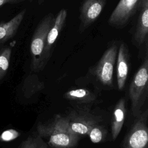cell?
<instances>
[{"label":"cell","mask_w":148,"mask_h":148,"mask_svg":"<svg viewBox=\"0 0 148 148\" xmlns=\"http://www.w3.org/2000/svg\"><path fill=\"white\" fill-rule=\"evenodd\" d=\"M37 132L52 148H74L79 136L69 128L65 116L56 114L47 123H39Z\"/></svg>","instance_id":"cell-1"},{"label":"cell","mask_w":148,"mask_h":148,"mask_svg":"<svg viewBox=\"0 0 148 148\" xmlns=\"http://www.w3.org/2000/svg\"><path fill=\"white\" fill-rule=\"evenodd\" d=\"M54 17L52 13L45 15L39 21L32 36L30 52L31 69L34 72H38L42 71L46 65L45 61L46 38Z\"/></svg>","instance_id":"cell-2"},{"label":"cell","mask_w":148,"mask_h":148,"mask_svg":"<svg viewBox=\"0 0 148 148\" xmlns=\"http://www.w3.org/2000/svg\"><path fill=\"white\" fill-rule=\"evenodd\" d=\"M148 95V51H145L142 64L135 73L129 88L131 110L136 118L143 110Z\"/></svg>","instance_id":"cell-3"},{"label":"cell","mask_w":148,"mask_h":148,"mask_svg":"<svg viewBox=\"0 0 148 148\" xmlns=\"http://www.w3.org/2000/svg\"><path fill=\"white\" fill-rule=\"evenodd\" d=\"M120 42L112 40L101 58L92 68V73L102 85L112 87L113 73Z\"/></svg>","instance_id":"cell-4"},{"label":"cell","mask_w":148,"mask_h":148,"mask_svg":"<svg viewBox=\"0 0 148 148\" xmlns=\"http://www.w3.org/2000/svg\"><path fill=\"white\" fill-rule=\"evenodd\" d=\"M148 109L135 118L123 140L121 148H148Z\"/></svg>","instance_id":"cell-5"},{"label":"cell","mask_w":148,"mask_h":148,"mask_svg":"<svg viewBox=\"0 0 148 148\" xmlns=\"http://www.w3.org/2000/svg\"><path fill=\"white\" fill-rule=\"evenodd\" d=\"M65 117L69 129L79 136L87 135L91 128L102 121L100 116L84 108L73 110Z\"/></svg>","instance_id":"cell-6"},{"label":"cell","mask_w":148,"mask_h":148,"mask_svg":"<svg viewBox=\"0 0 148 148\" xmlns=\"http://www.w3.org/2000/svg\"><path fill=\"white\" fill-rule=\"evenodd\" d=\"M142 0H120L108 19L110 26L122 29L136 14Z\"/></svg>","instance_id":"cell-7"},{"label":"cell","mask_w":148,"mask_h":148,"mask_svg":"<svg viewBox=\"0 0 148 148\" xmlns=\"http://www.w3.org/2000/svg\"><path fill=\"white\" fill-rule=\"evenodd\" d=\"M138 16L132 34L131 43L139 50L147 49L148 0H142L137 11Z\"/></svg>","instance_id":"cell-8"},{"label":"cell","mask_w":148,"mask_h":148,"mask_svg":"<svg viewBox=\"0 0 148 148\" xmlns=\"http://www.w3.org/2000/svg\"><path fill=\"white\" fill-rule=\"evenodd\" d=\"M107 0H83L80 7L79 32H83L98 18Z\"/></svg>","instance_id":"cell-9"},{"label":"cell","mask_w":148,"mask_h":148,"mask_svg":"<svg viewBox=\"0 0 148 148\" xmlns=\"http://www.w3.org/2000/svg\"><path fill=\"white\" fill-rule=\"evenodd\" d=\"M67 11L65 9H61L54 17L53 23L47 35L46 45L45 52V61L46 64L49 61L57 39L60 36L66 22Z\"/></svg>","instance_id":"cell-10"},{"label":"cell","mask_w":148,"mask_h":148,"mask_svg":"<svg viewBox=\"0 0 148 148\" xmlns=\"http://www.w3.org/2000/svg\"><path fill=\"white\" fill-rule=\"evenodd\" d=\"M116 76L118 89L123 90L126 83L130 66V53L127 43L120 42L116 58Z\"/></svg>","instance_id":"cell-11"},{"label":"cell","mask_w":148,"mask_h":148,"mask_svg":"<svg viewBox=\"0 0 148 148\" xmlns=\"http://www.w3.org/2000/svg\"><path fill=\"white\" fill-rule=\"evenodd\" d=\"M126 115L125 100L124 98L119 99L113 112L111 122V136L113 140L117 139L123 128Z\"/></svg>","instance_id":"cell-12"},{"label":"cell","mask_w":148,"mask_h":148,"mask_svg":"<svg viewBox=\"0 0 148 148\" xmlns=\"http://www.w3.org/2000/svg\"><path fill=\"white\" fill-rule=\"evenodd\" d=\"M26 13L23 9L7 22L0 23V45L12 38L17 31Z\"/></svg>","instance_id":"cell-13"},{"label":"cell","mask_w":148,"mask_h":148,"mask_svg":"<svg viewBox=\"0 0 148 148\" xmlns=\"http://www.w3.org/2000/svg\"><path fill=\"white\" fill-rule=\"evenodd\" d=\"M64 98L68 101L79 104H92L97 98V95L85 88H73L68 90L63 95Z\"/></svg>","instance_id":"cell-14"},{"label":"cell","mask_w":148,"mask_h":148,"mask_svg":"<svg viewBox=\"0 0 148 148\" xmlns=\"http://www.w3.org/2000/svg\"><path fill=\"white\" fill-rule=\"evenodd\" d=\"M18 148H51L46 142L38 134L28 136Z\"/></svg>","instance_id":"cell-15"},{"label":"cell","mask_w":148,"mask_h":148,"mask_svg":"<svg viewBox=\"0 0 148 148\" xmlns=\"http://www.w3.org/2000/svg\"><path fill=\"white\" fill-rule=\"evenodd\" d=\"M107 132L105 127L98 123L91 128L87 135L92 143H98L105 140Z\"/></svg>","instance_id":"cell-16"},{"label":"cell","mask_w":148,"mask_h":148,"mask_svg":"<svg viewBox=\"0 0 148 148\" xmlns=\"http://www.w3.org/2000/svg\"><path fill=\"white\" fill-rule=\"evenodd\" d=\"M12 49L6 47L0 51V80L5 76L9 66Z\"/></svg>","instance_id":"cell-17"},{"label":"cell","mask_w":148,"mask_h":148,"mask_svg":"<svg viewBox=\"0 0 148 148\" xmlns=\"http://www.w3.org/2000/svg\"><path fill=\"white\" fill-rule=\"evenodd\" d=\"M20 135V133L13 129H9L4 131L0 135V140L3 142H10L16 139Z\"/></svg>","instance_id":"cell-18"},{"label":"cell","mask_w":148,"mask_h":148,"mask_svg":"<svg viewBox=\"0 0 148 148\" xmlns=\"http://www.w3.org/2000/svg\"><path fill=\"white\" fill-rule=\"evenodd\" d=\"M27 0H0V7L6 3H18Z\"/></svg>","instance_id":"cell-19"},{"label":"cell","mask_w":148,"mask_h":148,"mask_svg":"<svg viewBox=\"0 0 148 148\" xmlns=\"http://www.w3.org/2000/svg\"><path fill=\"white\" fill-rule=\"evenodd\" d=\"M27 1H32L33 0H27ZM39 1H42V0H39Z\"/></svg>","instance_id":"cell-20"}]
</instances>
